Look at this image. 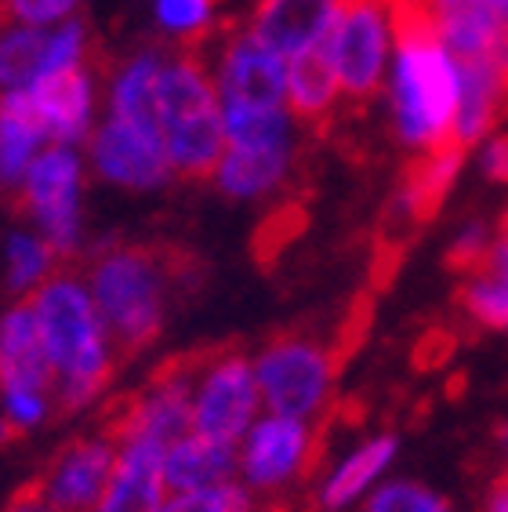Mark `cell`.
<instances>
[{"label":"cell","mask_w":508,"mask_h":512,"mask_svg":"<svg viewBox=\"0 0 508 512\" xmlns=\"http://www.w3.org/2000/svg\"><path fill=\"white\" fill-rule=\"evenodd\" d=\"M392 113L396 131L407 146L436 149L454 138L461 84L450 51L443 48L440 30L421 11L418 0H396L392 15Z\"/></svg>","instance_id":"cell-2"},{"label":"cell","mask_w":508,"mask_h":512,"mask_svg":"<svg viewBox=\"0 0 508 512\" xmlns=\"http://www.w3.org/2000/svg\"><path fill=\"white\" fill-rule=\"evenodd\" d=\"M338 0H254L247 30L262 37L284 59L316 48L334 22Z\"/></svg>","instance_id":"cell-19"},{"label":"cell","mask_w":508,"mask_h":512,"mask_svg":"<svg viewBox=\"0 0 508 512\" xmlns=\"http://www.w3.org/2000/svg\"><path fill=\"white\" fill-rule=\"evenodd\" d=\"M392 15H396V0H338L323 48L338 73L342 99L352 106H363L378 95L385 62H389Z\"/></svg>","instance_id":"cell-6"},{"label":"cell","mask_w":508,"mask_h":512,"mask_svg":"<svg viewBox=\"0 0 508 512\" xmlns=\"http://www.w3.org/2000/svg\"><path fill=\"white\" fill-rule=\"evenodd\" d=\"M4 512H62V509H55V505L37 491V483H33V487H26L22 494H15Z\"/></svg>","instance_id":"cell-34"},{"label":"cell","mask_w":508,"mask_h":512,"mask_svg":"<svg viewBox=\"0 0 508 512\" xmlns=\"http://www.w3.org/2000/svg\"><path fill=\"white\" fill-rule=\"evenodd\" d=\"M262 411L254 360L244 353L200 356L193 389V429L225 444H240Z\"/></svg>","instance_id":"cell-9"},{"label":"cell","mask_w":508,"mask_h":512,"mask_svg":"<svg viewBox=\"0 0 508 512\" xmlns=\"http://www.w3.org/2000/svg\"><path fill=\"white\" fill-rule=\"evenodd\" d=\"M490 244H494V240H487V233H483V229L469 226L458 240H454V247L447 251V266L458 269V273H465V276H472L479 266H483V262H487Z\"/></svg>","instance_id":"cell-32"},{"label":"cell","mask_w":508,"mask_h":512,"mask_svg":"<svg viewBox=\"0 0 508 512\" xmlns=\"http://www.w3.org/2000/svg\"><path fill=\"white\" fill-rule=\"evenodd\" d=\"M88 287L117 353H138L164 331L171 291L167 255L138 244H109L91 258Z\"/></svg>","instance_id":"cell-4"},{"label":"cell","mask_w":508,"mask_h":512,"mask_svg":"<svg viewBox=\"0 0 508 512\" xmlns=\"http://www.w3.org/2000/svg\"><path fill=\"white\" fill-rule=\"evenodd\" d=\"M338 102H342V88L323 40L316 48L287 59V109L294 120L323 124L338 109Z\"/></svg>","instance_id":"cell-22"},{"label":"cell","mask_w":508,"mask_h":512,"mask_svg":"<svg viewBox=\"0 0 508 512\" xmlns=\"http://www.w3.org/2000/svg\"><path fill=\"white\" fill-rule=\"evenodd\" d=\"M80 0H0V19L19 22V26H37L51 30L62 22L77 19Z\"/></svg>","instance_id":"cell-31"},{"label":"cell","mask_w":508,"mask_h":512,"mask_svg":"<svg viewBox=\"0 0 508 512\" xmlns=\"http://www.w3.org/2000/svg\"><path fill=\"white\" fill-rule=\"evenodd\" d=\"M218 0H153V22L157 30L175 40L196 44L204 33L215 30Z\"/></svg>","instance_id":"cell-28"},{"label":"cell","mask_w":508,"mask_h":512,"mask_svg":"<svg viewBox=\"0 0 508 512\" xmlns=\"http://www.w3.org/2000/svg\"><path fill=\"white\" fill-rule=\"evenodd\" d=\"M48 40L51 30L0 22V95L26 91L48 77Z\"/></svg>","instance_id":"cell-26"},{"label":"cell","mask_w":508,"mask_h":512,"mask_svg":"<svg viewBox=\"0 0 508 512\" xmlns=\"http://www.w3.org/2000/svg\"><path fill=\"white\" fill-rule=\"evenodd\" d=\"M200 360H178L164 367L142 393L113 414L109 433L117 444L124 440H153V444H175L178 436L193 429V389Z\"/></svg>","instance_id":"cell-13"},{"label":"cell","mask_w":508,"mask_h":512,"mask_svg":"<svg viewBox=\"0 0 508 512\" xmlns=\"http://www.w3.org/2000/svg\"><path fill=\"white\" fill-rule=\"evenodd\" d=\"M498 240H501V244L508 247V211H505V215H501V226H498Z\"/></svg>","instance_id":"cell-36"},{"label":"cell","mask_w":508,"mask_h":512,"mask_svg":"<svg viewBox=\"0 0 508 512\" xmlns=\"http://www.w3.org/2000/svg\"><path fill=\"white\" fill-rule=\"evenodd\" d=\"M363 512H450V509L443 498H436V494L429 491V487L396 480V483L378 487V491L371 494V502L363 505Z\"/></svg>","instance_id":"cell-30"},{"label":"cell","mask_w":508,"mask_h":512,"mask_svg":"<svg viewBox=\"0 0 508 512\" xmlns=\"http://www.w3.org/2000/svg\"><path fill=\"white\" fill-rule=\"evenodd\" d=\"M211 73L222 109H287V59L247 26L225 33Z\"/></svg>","instance_id":"cell-12"},{"label":"cell","mask_w":508,"mask_h":512,"mask_svg":"<svg viewBox=\"0 0 508 512\" xmlns=\"http://www.w3.org/2000/svg\"><path fill=\"white\" fill-rule=\"evenodd\" d=\"M88 164L102 182L120 189H160L175 178L160 128L106 117L88 138Z\"/></svg>","instance_id":"cell-11"},{"label":"cell","mask_w":508,"mask_h":512,"mask_svg":"<svg viewBox=\"0 0 508 512\" xmlns=\"http://www.w3.org/2000/svg\"><path fill=\"white\" fill-rule=\"evenodd\" d=\"M458 69H494L508 80V0H418Z\"/></svg>","instance_id":"cell-10"},{"label":"cell","mask_w":508,"mask_h":512,"mask_svg":"<svg viewBox=\"0 0 508 512\" xmlns=\"http://www.w3.org/2000/svg\"><path fill=\"white\" fill-rule=\"evenodd\" d=\"M160 69H164V55H160V51H135V55H127V59L113 69V77H109V88H106L109 117L160 128V120H157Z\"/></svg>","instance_id":"cell-23"},{"label":"cell","mask_w":508,"mask_h":512,"mask_svg":"<svg viewBox=\"0 0 508 512\" xmlns=\"http://www.w3.org/2000/svg\"><path fill=\"white\" fill-rule=\"evenodd\" d=\"M490 512H508V469L501 473V480L494 483V494H490Z\"/></svg>","instance_id":"cell-35"},{"label":"cell","mask_w":508,"mask_h":512,"mask_svg":"<svg viewBox=\"0 0 508 512\" xmlns=\"http://www.w3.org/2000/svg\"><path fill=\"white\" fill-rule=\"evenodd\" d=\"M294 168V131L291 135L254 138V142H225L218 160L215 182L218 193L229 200H258L269 197Z\"/></svg>","instance_id":"cell-17"},{"label":"cell","mask_w":508,"mask_h":512,"mask_svg":"<svg viewBox=\"0 0 508 512\" xmlns=\"http://www.w3.org/2000/svg\"><path fill=\"white\" fill-rule=\"evenodd\" d=\"M254 378L269 414L313 422L331 396L334 356L309 335H280L254 356Z\"/></svg>","instance_id":"cell-7"},{"label":"cell","mask_w":508,"mask_h":512,"mask_svg":"<svg viewBox=\"0 0 508 512\" xmlns=\"http://www.w3.org/2000/svg\"><path fill=\"white\" fill-rule=\"evenodd\" d=\"M483 171L498 182H508V135H501L498 142H490L483 153Z\"/></svg>","instance_id":"cell-33"},{"label":"cell","mask_w":508,"mask_h":512,"mask_svg":"<svg viewBox=\"0 0 508 512\" xmlns=\"http://www.w3.org/2000/svg\"><path fill=\"white\" fill-rule=\"evenodd\" d=\"M117 454L120 444L113 440V433L80 436L51 458V465L37 480V491L62 512H95L113 480Z\"/></svg>","instance_id":"cell-15"},{"label":"cell","mask_w":508,"mask_h":512,"mask_svg":"<svg viewBox=\"0 0 508 512\" xmlns=\"http://www.w3.org/2000/svg\"><path fill=\"white\" fill-rule=\"evenodd\" d=\"M44 142L48 135L40 128L30 91H4L0 95V189L4 193H19Z\"/></svg>","instance_id":"cell-21"},{"label":"cell","mask_w":508,"mask_h":512,"mask_svg":"<svg viewBox=\"0 0 508 512\" xmlns=\"http://www.w3.org/2000/svg\"><path fill=\"white\" fill-rule=\"evenodd\" d=\"M59 255L51 251V244L40 237L37 229H15L4 244V280L15 298L33 295L51 273H55Z\"/></svg>","instance_id":"cell-27"},{"label":"cell","mask_w":508,"mask_h":512,"mask_svg":"<svg viewBox=\"0 0 508 512\" xmlns=\"http://www.w3.org/2000/svg\"><path fill=\"white\" fill-rule=\"evenodd\" d=\"M33 229L59 258H73L84 244V157L77 146H44L19 189Z\"/></svg>","instance_id":"cell-8"},{"label":"cell","mask_w":508,"mask_h":512,"mask_svg":"<svg viewBox=\"0 0 508 512\" xmlns=\"http://www.w3.org/2000/svg\"><path fill=\"white\" fill-rule=\"evenodd\" d=\"M59 407L37 313L22 298L0 313V418L11 433H33Z\"/></svg>","instance_id":"cell-5"},{"label":"cell","mask_w":508,"mask_h":512,"mask_svg":"<svg viewBox=\"0 0 508 512\" xmlns=\"http://www.w3.org/2000/svg\"><path fill=\"white\" fill-rule=\"evenodd\" d=\"M392 454H396V436H374V440L360 444L352 454H345V462H338V469L323 480L320 509L338 512L356 502V498L385 473V465L392 462Z\"/></svg>","instance_id":"cell-25"},{"label":"cell","mask_w":508,"mask_h":512,"mask_svg":"<svg viewBox=\"0 0 508 512\" xmlns=\"http://www.w3.org/2000/svg\"><path fill=\"white\" fill-rule=\"evenodd\" d=\"M501 440H505V447H508V425H501Z\"/></svg>","instance_id":"cell-37"},{"label":"cell","mask_w":508,"mask_h":512,"mask_svg":"<svg viewBox=\"0 0 508 512\" xmlns=\"http://www.w3.org/2000/svg\"><path fill=\"white\" fill-rule=\"evenodd\" d=\"M160 512H254V491L240 480H225L200 491L167 494Z\"/></svg>","instance_id":"cell-29"},{"label":"cell","mask_w":508,"mask_h":512,"mask_svg":"<svg viewBox=\"0 0 508 512\" xmlns=\"http://www.w3.org/2000/svg\"><path fill=\"white\" fill-rule=\"evenodd\" d=\"M236 451V480L247 483L251 491H276L305 469L313 451V429L298 418L262 414Z\"/></svg>","instance_id":"cell-14"},{"label":"cell","mask_w":508,"mask_h":512,"mask_svg":"<svg viewBox=\"0 0 508 512\" xmlns=\"http://www.w3.org/2000/svg\"><path fill=\"white\" fill-rule=\"evenodd\" d=\"M30 102L37 109V120L51 146H77L88 142L95 131V102L98 84L88 66H77L59 77H44L33 84Z\"/></svg>","instance_id":"cell-16"},{"label":"cell","mask_w":508,"mask_h":512,"mask_svg":"<svg viewBox=\"0 0 508 512\" xmlns=\"http://www.w3.org/2000/svg\"><path fill=\"white\" fill-rule=\"evenodd\" d=\"M164 444L153 440H124L117 469L95 512H160L167 502L164 483Z\"/></svg>","instance_id":"cell-18"},{"label":"cell","mask_w":508,"mask_h":512,"mask_svg":"<svg viewBox=\"0 0 508 512\" xmlns=\"http://www.w3.org/2000/svg\"><path fill=\"white\" fill-rule=\"evenodd\" d=\"M62 411L95 404L117 371V342L98 313L88 276L55 269L30 298Z\"/></svg>","instance_id":"cell-1"},{"label":"cell","mask_w":508,"mask_h":512,"mask_svg":"<svg viewBox=\"0 0 508 512\" xmlns=\"http://www.w3.org/2000/svg\"><path fill=\"white\" fill-rule=\"evenodd\" d=\"M240 444H225L215 436H204L189 429L178 436L175 444L164 451V483L167 494L178 491H200V487H215V483L236 480V451Z\"/></svg>","instance_id":"cell-20"},{"label":"cell","mask_w":508,"mask_h":512,"mask_svg":"<svg viewBox=\"0 0 508 512\" xmlns=\"http://www.w3.org/2000/svg\"><path fill=\"white\" fill-rule=\"evenodd\" d=\"M157 120L171 168L182 178H211L225 153L222 99L211 62L186 48L167 55L157 84Z\"/></svg>","instance_id":"cell-3"},{"label":"cell","mask_w":508,"mask_h":512,"mask_svg":"<svg viewBox=\"0 0 508 512\" xmlns=\"http://www.w3.org/2000/svg\"><path fill=\"white\" fill-rule=\"evenodd\" d=\"M461 157H465V146H461V142L425 149L411 164L407 178H403V189H400L403 215L411 218V222H429V218L440 211L447 189L454 186V178H458Z\"/></svg>","instance_id":"cell-24"}]
</instances>
